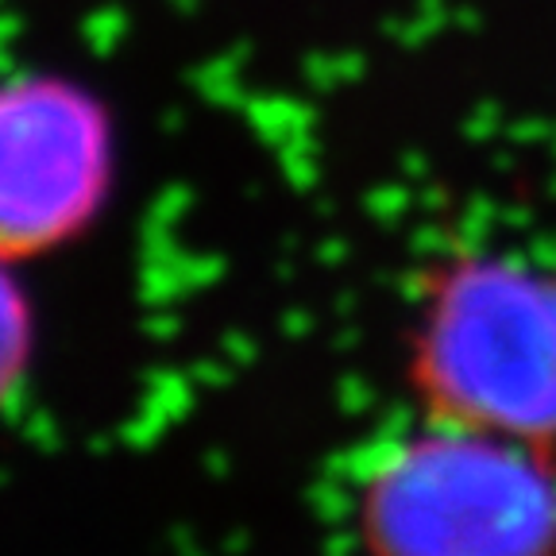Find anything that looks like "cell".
<instances>
[{"mask_svg":"<svg viewBox=\"0 0 556 556\" xmlns=\"http://www.w3.org/2000/svg\"><path fill=\"white\" fill-rule=\"evenodd\" d=\"M16 263L0 260V406L16 394L31 364L35 329H31V302L16 282Z\"/></svg>","mask_w":556,"mask_h":556,"instance_id":"277c9868","label":"cell"},{"mask_svg":"<svg viewBox=\"0 0 556 556\" xmlns=\"http://www.w3.org/2000/svg\"><path fill=\"white\" fill-rule=\"evenodd\" d=\"M367 556H556V460L545 444L426 417L364 464Z\"/></svg>","mask_w":556,"mask_h":556,"instance_id":"6da1fadb","label":"cell"},{"mask_svg":"<svg viewBox=\"0 0 556 556\" xmlns=\"http://www.w3.org/2000/svg\"><path fill=\"white\" fill-rule=\"evenodd\" d=\"M406 364L426 417L556 448V270L510 252L441 267Z\"/></svg>","mask_w":556,"mask_h":556,"instance_id":"7a4b0ae2","label":"cell"},{"mask_svg":"<svg viewBox=\"0 0 556 556\" xmlns=\"http://www.w3.org/2000/svg\"><path fill=\"white\" fill-rule=\"evenodd\" d=\"M116 174L104 101L51 70L0 78V260L62 252L101 217Z\"/></svg>","mask_w":556,"mask_h":556,"instance_id":"3957f363","label":"cell"}]
</instances>
